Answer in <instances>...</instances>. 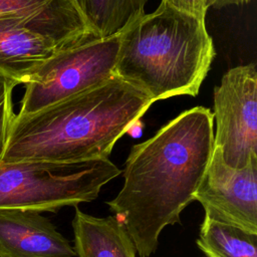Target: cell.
Segmentation results:
<instances>
[{
    "label": "cell",
    "mask_w": 257,
    "mask_h": 257,
    "mask_svg": "<svg viewBox=\"0 0 257 257\" xmlns=\"http://www.w3.org/2000/svg\"><path fill=\"white\" fill-rule=\"evenodd\" d=\"M214 151L210 108H189L152 138L132 147L124 163L123 186L106 202L125 228L140 257H150L168 225L181 223L193 202Z\"/></svg>",
    "instance_id": "obj_1"
},
{
    "label": "cell",
    "mask_w": 257,
    "mask_h": 257,
    "mask_svg": "<svg viewBox=\"0 0 257 257\" xmlns=\"http://www.w3.org/2000/svg\"><path fill=\"white\" fill-rule=\"evenodd\" d=\"M154 102L113 75L37 111L15 113L0 163L108 159L115 143Z\"/></svg>",
    "instance_id": "obj_2"
},
{
    "label": "cell",
    "mask_w": 257,
    "mask_h": 257,
    "mask_svg": "<svg viewBox=\"0 0 257 257\" xmlns=\"http://www.w3.org/2000/svg\"><path fill=\"white\" fill-rule=\"evenodd\" d=\"M215 55L205 20L161 1L119 33L114 75L154 101L196 96Z\"/></svg>",
    "instance_id": "obj_3"
},
{
    "label": "cell",
    "mask_w": 257,
    "mask_h": 257,
    "mask_svg": "<svg viewBox=\"0 0 257 257\" xmlns=\"http://www.w3.org/2000/svg\"><path fill=\"white\" fill-rule=\"evenodd\" d=\"M120 173L109 159L0 163V210L56 213L89 203Z\"/></svg>",
    "instance_id": "obj_4"
},
{
    "label": "cell",
    "mask_w": 257,
    "mask_h": 257,
    "mask_svg": "<svg viewBox=\"0 0 257 257\" xmlns=\"http://www.w3.org/2000/svg\"><path fill=\"white\" fill-rule=\"evenodd\" d=\"M119 34L57 50L23 83L18 114L37 111L114 75Z\"/></svg>",
    "instance_id": "obj_5"
},
{
    "label": "cell",
    "mask_w": 257,
    "mask_h": 257,
    "mask_svg": "<svg viewBox=\"0 0 257 257\" xmlns=\"http://www.w3.org/2000/svg\"><path fill=\"white\" fill-rule=\"evenodd\" d=\"M214 148L230 168L257 157V71L255 63L230 68L214 88Z\"/></svg>",
    "instance_id": "obj_6"
},
{
    "label": "cell",
    "mask_w": 257,
    "mask_h": 257,
    "mask_svg": "<svg viewBox=\"0 0 257 257\" xmlns=\"http://www.w3.org/2000/svg\"><path fill=\"white\" fill-rule=\"evenodd\" d=\"M205 217L257 233V157L242 169L228 167L218 149L193 197Z\"/></svg>",
    "instance_id": "obj_7"
},
{
    "label": "cell",
    "mask_w": 257,
    "mask_h": 257,
    "mask_svg": "<svg viewBox=\"0 0 257 257\" xmlns=\"http://www.w3.org/2000/svg\"><path fill=\"white\" fill-rule=\"evenodd\" d=\"M69 241L35 211L0 210V257H75Z\"/></svg>",
    "instance_id": "obj_8"
},
{
    "label": "cell",
    "mask_w": 257,
    "mask_h": 257,
    "mask_svg": "<svg viewBox=\"0 0 257 257\" xmlns=\"http://www.w3.org/2000/svg\"><path fill=\"white\" fill-rule=\"evenodd\" d=\"M0 14H11L59 49L94 39L74 0H0Z\"/></svg>",
    "instance_id": "obj_9"
},
{
    "label": "cell",
    "mask_w": 257,
    "mask_h": 257,
    "mask_svg": "<svg viewBox=\"0 0 257 257\" xmlns=\"http://www.w3.org/2000/svg\"><path fill=\"white\" fill-rule=\"evenodd\" d=\"M57 50L49 38L11 14H0V75L23 84Z\"/></svg>",
    "instance_id": "obj_10"
},
{
    "label": "cell",
    "mask_w": 257,
    "mask_h": 257,
    "mask_svg": "<svg viewBox=\"0 0 257 257\" xmlns=\"http://www.w3.org/2000/svg\"><path fill=\"white\" fill-rule=\"evenodd\" d=\"M74 208L71 224L77 257H136L135 244L113 215L94 217Z\"/></svg>",
    "instance_id": "obj_11"
},
{
    "label": "cell",
    "mask_w": 257,
    "mask_h": 257,
    "mask_svg": "<svg viewBox=\"0 0 257 257\" xmlns=\"http://www.w3.org/2000/svg\"><path fill=\"white\" fill-rule=\"evenodd\" d=\"M95 38L119 34L145 14L148 0H74Z\"/></svg>",
    "instance_id": "obj_12"
},
{
    "label": "cell",
    "mask_w": 257,
    "mask_h": 257,
    "mask_svg": "<svg viewBox=\"0 0 257 257\" xmlns=\"http://www.w3.org/2000/svg\"><path fill=\"white\" fill-rule=\"evenodd\" d=\"M196 242L207 257H257V233L208 218Z\"/></svg>",
    "instance_id": "obj_13"
},
{
    "label": "cell",
    "mask_w": 257,
    "mask_h": 257,
    "mask_svg": "<svg viewBox=\"0 0 257 257\" xmlns=\"http://www.w3.org/2000/svg\"><path fill=\"white\" fill-rule=\"evenodd\" d=\"M17 83L0 75V162L5 152L8 133L15 115L12 93Z\"/></svg>",
    "instance_id": "obj_14"
},
{
    "label": "cell",
    "mask_w": 257,
    "mask_h": 257,
    "mask_svg": "<svg viewBox=\"0 0 257 257\" xmlns=\"http://www.w3.org/2000/svg\"><path fill=\"white\" fill-rule=\"evenodd\" d=\"M174 8L192 14L202 20H205L208 10L207 0H161Z\"/></svg>",
    "instance_id": "obj_15"
}]
</instances>
